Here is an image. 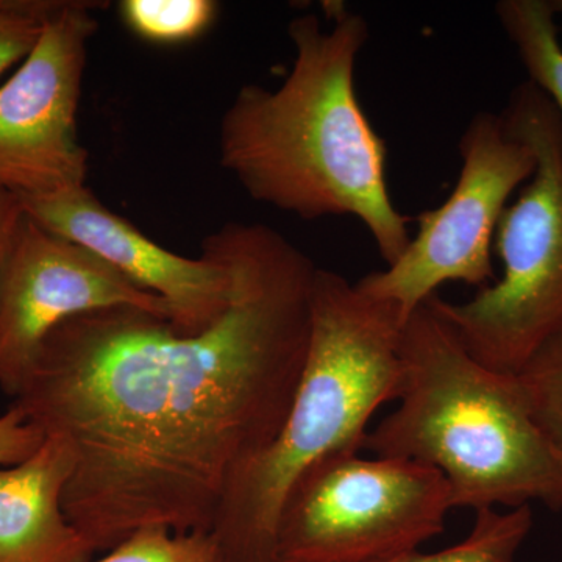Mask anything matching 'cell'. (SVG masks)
Here are the masks:
<instances>
[{
    "instance_id": "6da1fadb",
    "label": "cell",
    "mask_w": 562,
    "mask_h": 562,
    "mask_svg": "<svg viewBox=\"0 0 562 562\" xmlns=\"http://www.w3.org/2000/svg\"><path fill=\"white\" fill-rule=\"evenodd\" d=\"M227 312L201 333L116 306L43 342L13 405L66 439L63 508L92 550L144 527L211 531L233 473L276 438L301 380L317 266L268 225H222Z\"/></svg>"
},
{
    "instance_id": "7a4b0ae2",
    "label": "cell",
    "mask_w": 562,
    "mask_h": 562,
    "mask_svg": "<svg viewBox=\"0 0 562 562\" xmlns=\"http://www.w3.org/2000/svg\"><path fill=\"white\" fill-rule=\"evenodd\" d=\"M328 11L330 27L312 13L288 24L294 63L279 88L236 92L221 120L220 161L254 201L305 221H360L391 266L412 241V217L392 202L386 143L355 90L369 25L344 3Z\"/></svg>"
},
{
    "instance_id": "3957f363",
    "label": "cell",
    "mask_w": 562,
    "mask_h": 562,
    "mask_svg": "<svg viewBox=\"0 0 562 562\" xmlns=\"http://www.w3.org/2000/svg\"><path fill=\"white\" fill-rule=\"evenodd\" d=\"M398 355V408L368 431L362 450L441 472L453 509H562V454L517 375L476 360L428 301L403 325Z\"/></svg>"
},
{
    "instance_id": "277c9868",
    "label": "cell",
    "mask_w": 562,
    "mask_h": 562,
    "mask_svg": "<svg viewBox=\"0 0 562 562\" xmlns=\"http://www.w3.org/2000/svg\"><path fill=\"white\" fill-rule=\"evenodd\" d=\"M405 322L397 306L317 268L308 351L286 419L222 495L211 530L221 562H280L281 509L294 484L331 454L360 452L373 414L397 401Z\"/></svg>"
},
{
    "instance_id": "5b68a950",
    "label": "cell",
    "mask_w": 562,
    "mask_h": 562,
    "mask_svg": "<svg viewBox=\"0 0 562 562\" xmlns=\"http://www.w3.org/2000/svg\"><path fill=\"white\" fill-rule=\"evenodd\" d=\"M531 147L535 173L503 211L494 247L503 273L472 301L428 302L487 368L517 375L562 324V120L541 90L524 81L502 114Z\"/></svg>"
},
{
    "instance_id": "8992f818",
    "label": "cell",
    "mask_w": 562,
    "mask_h": 562,
    "mask_svg": "<svg viewBox=\"0 0 562 562\" xmlns=\"http://www.w3.org/2000/svg\"><path fill=\"white\" fill-rule=\"evenodd\" d=\"M442 473L417 461L331 454L303 473L279 522L280 562H382L441 535Z\"/></svg>"
},
{
    "instance_id": "52a82bcc",
    "label": "cell",
    "mask_w": 562,
    "mask_h": 562,
    "mask_svg": "<svg viewBox=\"0 0 562 562\" xmlns=\"http://www.w3.org/2000/svg\"><path fill=\"white\" fill-rule=\"evenodd\" d=\"M461 171L441 206L422 211L417 233L384 271L358 280V290L397 306L405 319L442 284L479 290L495 281L492 246L509 198L535 173L531 147L503 116L475 114L460 139Z\"/></svg>"
},
{
    "instance_id": "ba28073f",
    "label": "cell",
    "mask_w": 562,
    "mask_h": 562,
    "mask_svg": "<svg viewBox=\"0 0 562 562\" xmlns=\"http://www.w3.org/2000/svg\"><path fill=\"white\" fill-rule=\"evenodd\" d=\"M109 3L65 0L35 49L0 85V188L18 199L85 187L90 171L77 113L95 11Z\"/></svg>"
},
{
    "instance_id": "9c48e42d",
    "label": "cell",
    "mask_w": 562,
    "mask_h": 562,
    "mask_svg": "<svg viewBox=\"0 0 562 562\" xmlns=\"http://www.w3.org/2000/svg\"><path fill=\"white\" fill-rule=\"evenodd\" d=\"M116 306L169 321L160 297L24 216L0 276V390L16 397L41 346L63 322Z\"/></svg>"
},
{
    "instance_id": "30bf717a",
    "label": "cell",
    "mask_w": 562,
    "mask_h": 562,
    "mask_svg": "<svg viewBox=\"0 0 562 562\" xmlns=\"http://www.w3.org/2000/svg\"><path fill=\"white\" fill-rule=\"evenodd\" d=\"M20 201L25 216L44 231L79 244L135 286L160 297L177 331L201 333L227 312L233 268L221 228L203 239L201 257L187 258L151 241L99 201L88 184Z\"/></svg>"
},
{
    "instance_id": "8fae6325",
    "label": "cell",
    "mask_w": 562,
    "mask_h": 562,
    "mask_svg": "<svg viewBox=\"0 0 562 562\" xmlns=\"http://www.w3.org/2000/svg\"><path fill=\"white\" fill-rule=\"evenodd\" d=\"M76 468L68 441L46 436L27 460L0 465V562H90L95 552L63 508Z\"/></svg>"
},
{
    "instance_id": "7c38bea8",
    "label": "cell",
    "mask_w": 562,
    "mask_h": 562,
    "mask_svg": "<svg viewBox=\"0 0 562 562\" xmlns=\"http://www.w3.org/2000/svg\"><path fill=\"white\" fill-rule=\"evenodd\" d=\"M495 14L517 50L528 81L549 98L562 120V44L550 0H501Z\"/></svg>"
},
{
    "instance_id": "4fadbf2b",
    "label": "cell",
    "mask_w": 562,
    "mask_h": 562,
    "mask_svg": "<svg viewBox=\"0 0 562 562\" xmlns=\"http://www.w3.org/2000/svg\"><path fill=\"white\" fill-rule=\"evenodd\" d=\"M531 528V506L480 509L469 535L449 549L438 553L413 550L382 562H516Z\"/></svg>"
},
{
    "instance_id": "5bb4252c",
    "label": "cell",
    "mask_w": 562,
    "mask_h": 562,
    "mask_svg": "<svg viewBox=\"0 0 562 562\" xmlns=\"http://www.w3.org/2000/svg\"><path fill=\"white\" fill-rule=\"evenodd\" d=\"M220 13L214 0H124L121 20L140 40L155 44L190 43L209 32Z\"/></svg>"
},
{
    "instance_id": "9a60e30c",
    "label": "cell",
    "mask_w": 562,
    "mask_h": 562,
    "mask_svg": "<svg viewBox=\"0 0 562 562\" xmlns=\"http://www.w3.org/2000/svg\"><path fill=\"white\" fill-rule=\"evenodd\" d=\"M536 422L562 454V324L517 373Z\"/></svg>"
},
{
    "instance_id": "2e32d148",
    "label": "cell",
    "mask_w": 562,
    "mask_h": 562,
    "mask_svg": "<svg viewBox=\"0 0 562 562\" xmlns=\"http://www.w3.org/2000/svg\"><path fill=\"white\" fill-rule=\"evenodd\" d=\"M90 562H221L220 546L211 531L173 532L144 527Z\"/></svg>"
},
{
    "instance_id": "e0dca14e",
    "label": "cell",
    "mask_w": 562,
    "mask_h": 562,
    "mask_svg": "<svg viewBox=\"0 0 562 562\" xmlns=\"http://www.w3.org/2000/svg\"><path fill=\"white\" fill-rule=\"evenodd\" d=\"M65 0H0V76L20 66Z\"/></svg>"
},
{
    "instance_id": "ac0fdd59",
    "label": "cell",
    "mask_w": 562,
    "mask_h": 562,
    "mask_svg": "<svg viewBox=\"0 0 562 562\" xmlns=\"http://www.w3.org/2000/svg\"><path fill=\"white\" fill-rule=\"evenodd\" d=\"M46 441V435L16 406L0 416V465H14L31 458Z\"/></svg>"
},
{
    "instance_id": "d6986e66",
    "label": "cell",
    "mask_w": 562,
    "mask_h": 562,
    "mask_svg": "<svg viewBox=\"0 0 562 562\" xmlns=\"http://www.w3.org/2000/svg\"><path fill=\"white\" fill-rule=\"evenodd\" d=\"M24 216L20 199L0 188V276Z\"/></svg>"
},
{
    "instance_id": "ffe728a7",
    "label": "cell",
    "mask_w": 562,
    "mask_h": 562,
    "mask_svg": "<svg viewBox=\"0 0 562 562\" xmlns=\"http://www.w3.org/2000/svg\"><path fill=\"white\" fill-rule=\"evenodd\" d=\"M557 16H562V0H550Z\"/></svg>"
}]
</instances>
